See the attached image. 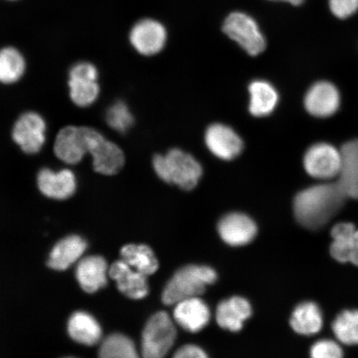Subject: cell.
I'll use <instances>...</instances> for the list:
<instances>
[{
    "label": "cell",
    "mask_w": 358,
    "mask_h": 358,
    "mask_svg": "<svg viewBox=\"0 0 358 358\" xmlns=\"http://www.w3.org/2000/svg\"><path fill=\"white\" fill-rule=\"evenodd\" d=\"M176 338V329L167 313L159 312L150 317L143 331L142 355L162 358L168 355Z\"/></svg>",
    "instance_id": "4"
},
{
    "label": "cell",
    "mask_w": 358,
    "mask_h": 358,
    "mask_svg": "<svg viewBox=\"0 0 358 358\" xmlns=\"http://www.w3.org/2000/svg\"><path fill=\"white\" fill-rule=\"evenodd\" d=\"M347 199L338 181L311 186L295 196L294 216L303 227L317 230L338 214Z\"/></svg>",
    "instance_id": "1"
},
{
    "label": "cell",
    "mask_w": 358,
    "mask_h": 358,
    "mask_svg": "<svg viewBox=\"0 0 358 358\" xmlns=\"http://www.w3.org/2000/svg\"><path fill=\"white\" fill-rule=\"evenodd\" d=\"M87 248V243L82 237L67 236L52 249L48 265L53 270L65 271L78 261Z\"/></svg>",
    "instance_id": "22"
},
{
    "label": "cell",
    "mask_w": 358,
    "mask_h": 358,
    "mask_svg": "<svg viewBox=\"0 0 358 358\" xmlns=\"http://www.w3.org/2000/svg\"><path fill=\"white\" fill-rule=\"evenodd\" d=\"M350 263L358 266V230L352 236L350 249Z\"/></svg>",
    "instance_id": "34"
},
{
    "label": "cell",
    "mask_w": 358,
    "mask_h": 358,
    "mask_svg": "<svg viewBox=\"0 0 358 358\" xmlns=\"http://www.w3.org/2000/svg\"><path fill=\"white\" fill-rule=\"evenodd\" d=\"M153 166L157 176L163 181L192 190L198 185L203 168L194 156L179 149L169 150L166 155H155Z\"/></svg>",
    "instance_id": "2"
},
{
    "label": "cell",
    "mask_w": 358,
    "mask_h": 358,
    "mask_svg": "<svg viewBox=\"0 0 358 358\" xmlns=\"http://www.w3.org/2000/svg\"><path fill=\"white\" fill-rule=\"evenodd\" d=\"M217 280V273L211 267L196 265L182 267L165 285L162 301L166 306H174L185 299L199 297L208 285Z\"/></svg>",
    "instance_id": "3"
},
{
    "label": "cell",
    "mask_w": 358,
    "mask_h": 358,
    "mask_svg": "<svg viewBox=\"0 0 358 358\" xmlns=\"http://www.w3.org/2000/svg\"><path fill=\"white\" fill-rule=\"evenodd\" d=\"M37 181L42 194L53 199H69L77 189L75 174L67 169L57 172L48 168L43 169L38 174Z\"/></svg>",
    "instance_id": "14"
},
{
    "label": "cell",
    "mask_w": 358,
    "mask_h": 358,
    "mask_svg": "<svg viewBox=\"0 0 358 358\" xmlns=\"http://www.w3.org/2000/svg\"><path fill=\"white\" fill-rule=\"evenodd\" d=\"M108 266L99 256L84 258L78 264L76 275L80 287L87 293H95L107 284Z\"/></svg>",
    "instance_id": "18"
},
{
    "label": "cell",
    "mask_w": 358,
    "mask_h": 358,
    "mask_svg": "<svg viewBox=\"0 0 358 358\" xmlns=\"http://www.w3.org/2000/svg\"><path fill=\"white\" fill-rule=\"evenodd\" d=\"M208 149L217 158L232 160L243 150L244 143L238 134L228 125L217 123L210 125L205 133Z\"/></svg>",
    "instance_id": "12"
},
{
    "label": "cell",
    "mask_w": 358,
    "mask_h": 358,
    "mask_svg": "<svg viewBox=\"0 0 358 358\" xmlns=\"http://www.w3.org/2000/svg\"><path fill=\"white\" fill-rule=\"evenodd\" d=\"M129 42L140 55L153 56L163 50L167 42V31L159 21L143 20L133 27Z\"/></svg>",
    "instance_id": "11"
},
{
    "label": "cell",
    "mask_w": 358,
    "mask_h": 358,
    "mask_svg": "<svg viewBox=\"0 0 358 358\" xmlns=\"http://www.w3.org/2000/svg\"><path fill=\"white\" fill-rule=\"evenodd\" d=\"M99 71L89 62H79L71 67L69 74V96L79 107L91 106L100 96Z\"/></svg>",
    "instance_id": "6"
},
{
    "label": "cell",
    "mask_w": 358,
    "mask_h": 358,
    "mask_svg": "<svg viewBox=\"0 0 358 358\" xmlns=\"http://www.w3.org/2000/svg\"><path fill=\"white\" fill-rule=\"evenodd\" d=\"M310 355L313 358H340L343 356V351L334 340L322 339L313 344Z\"/></svg>",
    "instance_id": "31"
},
{
    "label": "cell",
    "mask_w": 358,
    "mask_h": 358,
    "mask_svg": "<svg viewBox=\"0 0 358 358\" xmlns=\"http://www.w3.org/2000/svg\"><path fill=\"white\" fill-rule=\"evenodd\" d=\"M218 232L228 245L241 246L253 241L257 234V227L252 219L246 215L231 213L219 222Z\"/></svg>",
    "instance_id": "16"
},
{
    "label": "cell",
    "mask_w": 358,
    "mask_h": 358,
    "mask_svg": "<svg viewBox=\"0 0 358 358\" xmlns=\"http://www.w3.org/2000/svg\"><path fill=\"white\" fill-rule=\"evenodd\" d=\"M174 357L176 358H204L207 357L208 355H206L203 349L189 344V345L179 348Z\"/></svg>",
    "instance_id": "33"
},
{
    "label": "cell",
    "mask_w": 358,
    "mask_h": 358,
    "mask_svg": "<svg viewBox=\"0 0 358 358\" xmlns=\"http://www.w3.org/2000/svg\"><path fill=\"white\" fill-rule=\"evenodd\" d=\"M252 307L245 299L232 297L219 303L216 319L222 329L238 332L243 329L244 322L252 315Z\"/></svg>",
    "instance_id": "20"
},
{
    "label": "cell",
    "mask_w": 358,
    "mask_h": 358,
    "mask_svg": "<svg viewBox=\"0 0 358 358\" xmlns=\"http://www.w3.org/2000/svg\"><path fill=\"white\" fill-rule=\"evenodd\" d=\"M106 120L112 129L120 133L127 132L134 122L132 112L123 101H115L109 106L106 110Z\"/></svg>",
    "instance_id": "30"
},
{
    "label": "cell",
    "mask_w": 358,
    "mask_h": 358,
    "mask_svg": "<svg viewBox=\"0 0 358 358\" xmlns=\"http://www.w3.org/2000/svg\"><path fill=\"white\" fill-rule=\"evenodd\" d=\"M333 15L340 20H346L358 11V0H329Z\"/></svg>",
    "instance_id": "32"
},
{
    "label": "cell",
    "mask_w": 358,
    "mask_h": 358,
    "mask_svg": "<svg viewBox=\"0 0 358 358\" xmlns=\"http://www.w3.org/2000/svg\"><path fill=\"white\" fill-rule=\"evenodd\" d=\"M341 96L333 83L321 80L308 89L304 97V107L311 115L317 118L330 117L337 112Z\"/></svg>",
    "instance_id": "13"
},
{
    "label": "cell",
    "mask_w": 358,
    "mask_h": 358,
    "mask_svg": "<svg viewBox=\"0 0 358 358\" xmlns=\"http://www.w3.org/2000/svg\"><path fill=\"white\" fill-rule=\"evenodd\" d=\"M290 325L299 334L311 336L323 328L324 317L319 306L313 302L299 303L291 316Z\"/></svg>",
    "instance_id": "23"
},
{
    "label": "cell",
    "mask_w": 358,
    "mask_h": 358,
    "mask_svg": "<svg viewBox=\"0 0 358 358\" xmlns=\"http://www.w3.org/2000/svg\"><path fill=\"white\" fill-rule=\"evenodd\" d=\"M69 333L74 341L93 346L100 342L102 331L98 322L85 312L73 313L69 322Z\"/></svg>",
    "instance_id": "24"
},
{
    "label": "cell",
    "mask_w": 358,
    "mask_h": 358,
    "mask_svg": "<svg viewBox=\"0 0 358 358\" xmlns=\"http://www.w3.org/2000/svg\"><path fill=\"white\" fill-rule=\"evenodd\" d=\"M250 113L256 117H265L274 111L279 103V93L270 83L254 80L249 86Z\"/></svg>",
    "instance_id": "21"
},
{
    "label": "cell",
    "mask_w": 358,
    "mask_h": 358,
    "mask_svg": "<svg viewBox=\"0 0 358 358\" xmlns=\"http://www.w3.org/2000/svg\"><path fill=\"white\" fill-rule=\"evenodd\" d=\"M47 124L37 112L22 114L13 124V141L27 155L38 154L46 142Z\"/></svg>",
    "instance_id": "9"
},
{
    "label": "cell",
    "mask_w": 358,
    "mask_h": 358,
    "mask_svg": "<svg viewBox=\"0 0 358 358\" xmlns=\"http://www.w3.org/2000/svg\"><path fill=\"white\" fill-rule=\"evenodd\" d=\"M342 163L341 150L329 143L313 145L303 157V167L308 176L320 180L338 178Z\"/></svg>",
    "instance_id": "8"
},
{
    "label": "cell",
    "mask_w": 358,
    "mask_h": 358,
    "mask_svg": "<svg viewBox=\"0 0 358 358\" xmlns=\"http://www.w3.org/2000/svg\"><path fill=\"white\" fill-rule=\"evenodd\" d=\"M271 1L289 3L290 4H293V6H301L303 2V0H271Z\"/></svg>",
    "instance_id": "35"
},
{
    "label": "cell",
    "mask_w": 358,
    "mask_h": 358,
    "mask_svg": "<svg viewBox=\"0 0 358 358\" xmlns=\"http://www.w3.org/2000/svg\"><path fill=\"white\" fill-rule=\"evenodd\" d=\"M120 256L129 266L146 276L155 274L159 268L158 259L153 250L146 245H124L120 250Z\"/></svg>",
    "instance_id": "25"
},
{
    "label": "cell",
    "mask_w": 358,
    "mask_h": 358,
    "mask_svg": "<svg viewBox=\"0 0 358 358\" xmlns=\"http://www.w3.org/2000/svg\"><path fill=\"white\" fill-rule=\"evenodd\" d=\"M99 356L102 358H136L138 355L131 339L123 334H115L102 342Z\"/></svg>",
    "instance_id": "29"
},
{
    "label": "cell",
    "mask_w": 358,
    "mask_h": 358,
    "mask_svg": "<svg viewBox=\"0 0 358 358\" xmlns=\"http://www.w3.org/2000/svg\"><path fill=\"white\" fill-rule=\"evenodd\" d=\"M357 230L355 224L339 222L331 231L333 243L330 246V254L340 263L350 262V249L353 235Z\"/></svg>",
    "instance_id": "27"
},
{
    "label": "cell",
    "mask_w": 358,
    "mask_h": 358,
    "mask_svg": "<svg viewBox=\"0 0 358 358\" xmlns=\"http://www.w3.org/2000/svg\"><path fill=\"white\" fill-rule=\"evenodd\" d=\"M336 338L344 345H358V310H346L335 317L332 324Z\"/></svg>",
    "instance_id": "28"
},
{
    "label": "cell",
    "mask_w": 358,
    "mask_h": 358,
    "mask_svg": "<svg viewBox=\"0 0 358 358\" xmlns=\"http://www.w3.org/2000/svg\"><path fill=\"white\" fill-rule=\"evenodd\" d=\"M109 275L116 281L120 292L133 299H141L149 294L147 276L134 270L123 259L112 264Z\"/></svg>",
    "instance_id": "15"
},
{
    "label": "cell",
    "mask_w": 358,
    "mask_h": 358,
    "mask_svg": "<svg viewBox=\"0 0 358 358\" xmlns=\"http://www.w3.org/2000/svg\"><path fill=\"white\" fill-rule=\"evenodd\" d=\"M176 306L174 320L183 329L196 333L208 325L211 317L209 308L199 297L185 299Z\"/></svg>",
    "instance_id": "17"
},
{
    "label": "cell",
    "mask_w": 358,
    "mask_h": 358,
    "mask_svg": "<svg viewBox=\"0 0 358 358\" xmlns=\"http://www.w3.org/2000/svg\"><path fill=\"white\" fill-rule=\"evenodd\" d=\"M343 163L338 182L348 199H358V138L344 144Z\"/></svg>",
    "instance_id": "19"
},
{
    "label": "cell",
    "mask_w": 358,
    "mask_h": 358,
    "mask_svg": "<svg viewBox=\"0 0 358 358\" xmlns=\"http://www.w3.org/2000/svg\"><path fill=\"white\" fill-rule=\"evenodd\" d=\"M88 154L92 157L95 171L112 176L122 169L125 157L122 148L106 140L97 129L88 127Z\"/></svg>",
    "instance_id": "7"
},
{
    "label": "cell",
    "mask_w": 358,
    "mask_h": 358,
    "mask_svg": "<svg viewBox=\"0 0 358 358\" xmlns=\"http://www.w3.org/2000/svg\"><path fill=\"white\" fill-rule=\"evenodd\" d=\"M55 155L66 164H78L88 154V127L69 125L57 133L55 146Z\"/></svg>",
    "instance_id": "10"
},
{
    "label": "cell",
    "mask_w": 358,
    "mask_h": 358,
    "mask_svg": "<svg viewBox=\"0 0 358 358\" xmlns=\"http://www.w3.org/2000/svg\"><path fill=\"white\" fill-rule=\"evenodd\" d=\"M25 71V58L17 48L6 47L0 49V83L11 85L19 82Z\"/></svg>",
    "instance_id": "26"
},
{
    "label": "cell",
    "mask_w": 358,
    "mask_h": 358,
    "mask_svg": "<svg viewBox=\"0 0 358 358\" xmlns=\"http://www.w3.org/2000/svg\"><path fill=\"white\" fill-rule=\"evenodd\" d=\"M224 34L234 40L250 56H258L265 51L266 40L256 20L243 12L228 15L222 26Z\"/></svg>",
    "instance_id": "5"
}]
</instances>
